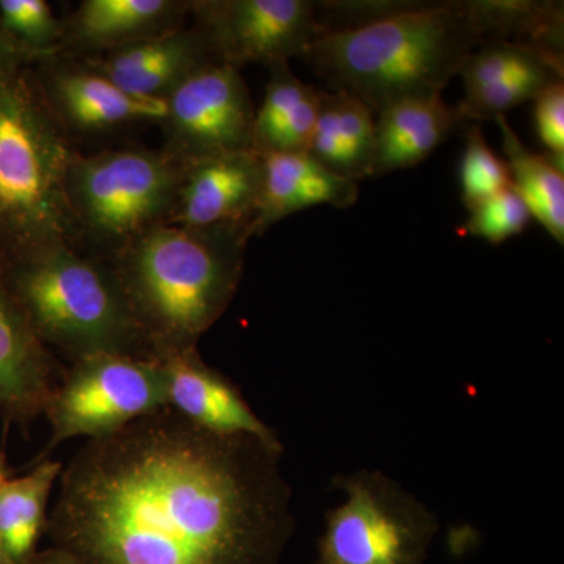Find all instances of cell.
Instances as JSON below:
<instances>
[{
    "label": "cell",
    "mask_w": 564,
    "mask_h": 564,
    "mask_svg": "<svg viewBox=\"0 0 564 564\" xmlns=\"http://www.w3.org/2000/svg\"><path fill=\"white\" fill-rule=\"evenodd\" d=\"M282 452L165 408L85 443L46 534L79 564H281L296 527Z\"/></svg>",
    "instance_id": "obj_1"
},
{
    "label": "cell",
    "mask_w": 564,
    "mask_h": 564,
    "mask_svg": "<svg viewBox=\"0 0 564 564\" xmlns=\"http://www.w3.org/2000/svg\"><path fill=\"white\" fill-rule=\"evenodd\" d=\"M250 226H155L106 259L151 359L193 350L239 291Z\"/></svg>",
    "instance_id": "obj_2"
},
{
    "label": "cell",
    "mask_w": 564,
    "mask_h": 564,
    "mask_svg": "<svg viewBox=\"0 0 564 564\" xmlns=\"http://www.w3.org/2000/svg\"><path fill=\"white\" fill-rule=\"evenodd\" d=\"M481 41L469 2L445 3L323 31L303 58L332 91L381 111L404 99L441 96Z\"/></svg>",
    "instance_id": "obj_3"
},
{
    "label": "cell",
    "mask_w": 564,
    "mask_h": 564,
    "mask_svg": "<svg viewBox=\"0 0 564 564\" xmlns=\"http://www.w3.org/2000/svg\"><path fill=\"white\" fill-rule=\"evenodd\" d=\"M76 152L29 66L0 74V262L79 248L68 174Z\"/></svg>",
    "instance_id": "obj_4"
},
{
    "label": "cell",
    "mask_w": 564,
    "mask_h": 564,
    "mask_svg": "<svg viewBox=\"0 0 564 564\" xmlns=\"http://www.w3.org/2000/svg\"><path fill=\"white\" fill-rule=\"evenodd\" d=\"M3 270L47 350L55 348L73 361L101 352L150 358L120 288L101 259L61 245L6 263Z\"/></svg>",
    "instance_id": "obj_5"
},
{
    "label": "cell",
    "mask_w": 564,
    "mask_h": 564,
    "mask_svg": "<svg viewBox=\"0 0 564 564\" xmlns=\"http://www.w3.org/2000/svg\"><path fill=\"white\" fill-rule=\"evenodd\" d=\"M181 176V163L163 151L128 148L74 155L68 196L80 243H90L106 261L169 223Z\"/></svg>",
    "instance_id": "obj_6"
},
{
    "label": "cell",
    "mask_w": 564,
    "mask_h": 564,
    "mask_svg": "<svg viewBox=\"0 0 564 564\" xmlns=\"http://www.w3.org/2000/svg\"><path fill=\"white\" fill-rule=\"evenodd\" d=\"M344 500L326 514L313 564H426L440 521L432 508L381 470L340 474Z\"/></svg>",
    "instance_id": "obj_7"
},
{
    "label": "cell",
    "mask_w": 564,
    "mask_h": 564,
    "mask_svg": "<svg viewBox=\"0 0 564 564\" xmlns=\"http://www.w3.org/2000/svg\"><path fill=\"white\" fill-rule=\"evenodd\" d=\"M165 408V377L158 359L117 352L74 359L44 408L51 437L35 463L66 441L99 440Z\"/></svg>",
    "instance_id": "obj_8"
},
{
    "label": "cell",
    "mask_w": 564,
    "mask_h": 564,
    "mask_svg": "<svg viewBox=\"0 0 564 564\" xmlns=\"http://www.w3.org/2000/svg\"><path fill=\"white\" fill-rule=\"evenodd\" d=\"M254 106L239 69L210 62L181 82L165 99L161 124L165 152L187 163L252 150Z\"/></svg>",
    "instance_id": "obj_9"
},
{
    "label": "cell",
    "mask_w": 564,
    "mask_h": 564,
    "mask_svg": "<svg viewBox=\"0 0 564 564\" xmlns=\"http://www.w3.org/2000/svg\"><path fill=\"white\" fill-rule=\"evenodd\" d=\"M191 13L215 61L236 69L303 58L323 32L307 0H199L191 2Z\"/></svg>",
    "instance_id": "obj_10"
},
{
    "label": "cell",
    "mask_w": 564,
    "mask_h": 564,
    "mask_svg": "<svg viewBox=\"0 0 564 564\" xmlns=\"http://www.w3.org/2000/svg\"><path fill=\"white\" fill-rule=\"evenodd\" d=\"M166 386V406L204 432L250 436L282 447L280 436L254 413L242 391L209 364L198 348L159 359Z\"/></svg>",
    "instance_id": "obj_11"
},
{
    "label": "cell",
    "mask_w": 564,
    "mask_h": 564,
    "mask_svg": "<svg viewBox=\"0 0 564 564\" xmlns=\"http://www.w3.org/2000/svg\"><path fill=\"white\" fill-rule=\"evenodd\" d=\"M262 187V155L254 150L229 152L182 165L170 225L209 229L250 226Z\"/></svg>",
    "instance_id": "obj_12"
},
{
    "label": "cell",
    "mask_w": 564,
    "mask_h": 564,
    "mask_svg": "<svg viewBox=\"0 0 564 564\" xmlns=\"http://www.w3.org/2000/svg\"><path fill=\"white\" fill-rule=\"evenodd\" d=\"M61 367L40 343L0 262V421L28 429L43 415Z\"/></svg>",
    "instance_id": "obj_13"
},
{
    "label": "cell",
    "mask_w": 564,
    "mask_h": 564,
    "mask_svg": "<svg viewBox=\"0 0 564 564\" xmlns=\"http://www.w3.org/2000/svg\"><path fill=\"white\" fill-rule=\"evenodd\" d=\"M217 62L198 28H174L107 52L106 58L88 62L128 95L150 101H165L196 69Z\"/></svg>",
    "instance_id": "obj_14"
},
{
    "label": "cell",
    "mask_w": 564,
    "mask_h": 564,
    "mask_svg": "<svg viewBox=\"0 0 564 564\" xmlns=\"http://www.w3.org/2000/svg\"><path fill=\"white\" fill-rule=\"evenodd\" d=\"M55 120L63 129L107 132L143 122H161L165 101L128 95L113 82L88 68H55L35 76Z\"/></svg>",
    "instance_id": "obj_15"
},
{
    "label": "cell",
    "mask_w": 564,
    "mask_h": 564,
    "mask_svg": "<svg viewBox=\"0 0 564 564\" xmlns=\"http://www.w3.org/2000/svg\"><path fill=\"white\" fill-rule=\"evenodd\" d=\"M262 187L250 223L251 237L296 212L329 204L345 209L358 202L356 182L337 176L310 154H261Z\"/></svg>",
    "instance_id": "obj_16"
},
{
    "label": "cell",
    "mask_w": 564,
    "mask_h": 564,
    "mask_svg": "<svg viewBox=\"0 0 564 564\" xmlns=\"http://www.w3.org/2000/svg\"><path fill=\"white\" fill-rule=\"evenodd\" d=\"M464 122L462 111L448 106L443 96L404 99L378 111L373 176L425 161Z\"/></svg>",
    "instance_id": "obj_17"
},
{
    "label": "cell",
    "mask_w": 564,
    "mask_h": 564,
    "mask_svg": "<svg viewBox=\"0 0 564 564\" xmlns=\"http://www.w3.org/2000/svg\"><path fill=\"white\" fill-rule=\"evenodd\" d=\"M191 11L176 0H85L65 24V46L115 51L174 28Z\"/></svg>",
    "instance_id": "obj_18"
},
{
    "label": "cell",
    "mask_w": 564,
    "mask_h": 564,
    "mask_svg": "<svg viewBox=\"0 0 564 564\" xmlns=\"http://www.w3.org/2000/svg\"><path fill=\"white\" fill-rule=\"evenodd\" d=\"M63 463L43 459L20 477L0 484V554L24 564L39 552L46 534L52 489L61 480Z\"/></svg>",
    "instance_id": "obj_19"
},
{
    "label": "cell",
    "mask_w": 564,
    "mask_h": 564,
    "mask_svg": "<svg viewBox=\"0 0 564 564\" xmlns=\"http://www.w3.org/2000/svg\"><path fill=\"white\" fill-rule=\"evenodd\" d=\"M502 133L505 158L511 185L524 199L532 218L564 243L563 162L552 155L534 154L522 143L507 117L494 120Z\"/></svg>",
    "instance_id": "obj_20"
},
{
    "label": "cell",
    "mask_w": 564,
    "mask_h": 564,
    "mask_svg": "<svg viewBox=\"0 0 564 564\" xmlns=\"http://www.w3.org/2000/svg\"><path fill=\"white\" fill-rule=\"evenodd\" d=\"M0 28L31 63L65 47V24L46 0H0Z\"/></svg>",
    "instance_id": "obj_21"
},
{
    "label": "cell",
    "mask_w": 564,
    "mask_h": 564,
    "mask_svg": "<svg viewBox=\"0 0 564 564\" xmlns=\"http://www.w3.org/2000/svg\"><path fill=\"white\" fill-rule=\"evenodd\" d=\"M270 79L261 107L256 110L252 124V150L273 154L282 132L299 113L304 99L314 91L292 73L289 62L270 66Z\"/></svg>",
    "instance_id": "obj_22"
},
{
    "label": "cell",
    "mask_w": 564,
    "mask_h": 564,
    "mask_svg": "<svg viewBox=\"0 0 564 564\" xmlns=\"http://www.w3.org/2000/svg\"><path fill=\"white\" fill-rule=\"evenodd\" d=\"M321 95L343 140L350 180L358 184V181L373 176V111L345 93L321 91Z\"/></svg>",
    "instance_id": "obj_23"
},
{
    "label": "cell",
    "mask_w": 564,
    "mask_h": 564,
    "mask_svg": "<svg viewBox=\"0 0 564 564\" xmlns=\"http://www.w3.org/2000/svg\"><path fill=\"white\" fill-rule=\"evenodd\" d=\"M459 182L462 199L467 210L511 185L507 163L494 154L478 124L467 128Z\"/></svg>",
    "instance_id": "obj_24"
},
{
    "label": "cell",
    "mask_w": 564,
    "mask_h": 564,
    "mask_svg": "<svg viewBox=\"0 0 564 564\" xmlns=\"http://www.w3.org/2000/svg\"><path fill=\"white\" fill-rule=\"evenodd\" d=\"M530 220L532 215L527 209L524 199L510 185L469 209V218L464 223L463 232L480 237L492 245H500L524 232Z\"/></svg>",
    "instance_id": "obj_25"
},
{
    "label": "cell",
    "mask_w": 564,
    "mask_h": 564,
    "mask_svg": "<svg viewBox=\"0 0 564 564\" xmlns=\"http://www.w3.org/2000/svg\"><path fill=\"white\" fill-rule=\"evenodd\" d=\"M534 121L538 137L549 155L564 161V85H552L534 99Z\"/></svg>",
    "instance_id": "obj_26"
},
{
    "label": "cell",
    "mask_w": 564,
    "mask_h": 564,
    "mask_svg": "<svg viewBox=\"0 0 564 564\" xmlns=\"http://www.w3.org/2000/svg\"><path fill=\"white\" fill-rule=\"evenodd\" d=\"M22 66H31V62L0 28V74L22 68Z\"/></svg>",
    "instance_id": "obj_27"
},
{
    "label": "cell",
    "mask_w": 564,
    "mask_h": 564,
    "mask_svg": "<svg viewBox=\"0 0 564 564\" xmlns=\"http://www.w3.org/2000/svg\"><path fill=\"white\" fill-rule=\"evenodd\" d=\"M24 564H79L73 556L66 554L57 547L46 549V551H39L31 560Z\"/></svg>",
    "instance_id": "obj_28"
},
{
    "label": "cell",
    "mask_w": 564,
    "mask_h": 564,
    "mask_svg": "<svg viewBox=\"0 0 564 564\" xmlns=\"http://www.w3.org/2000/svg\"><path fill=\"white\" fill-rule=\"evenodd\" d=\"M7 477H10L9 467H7L6 454H3L2 448H0V484H2Z\"/></svg>",
    "instance_id": "obj_29"
},
{
    "label": "cell",
    "mask_w": 564,
    "mask_h": 564,
    "mask_svg": "<svg viewBox=\"0 0 564 564\" xmlns=\"http://www.w3.org/2000/svg\"><path fill=\"white\" fill-rule=\"evenodd\" d=\"M0 564H11L9 560L6 558L2 554H0Z\"/></svg>",
    "instance_id": "obj_30"
}]
</instances>
